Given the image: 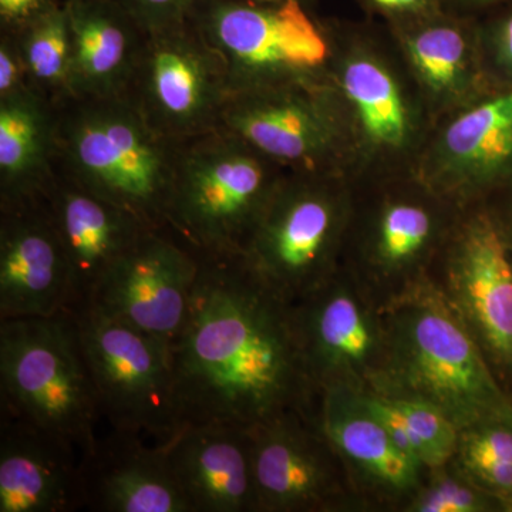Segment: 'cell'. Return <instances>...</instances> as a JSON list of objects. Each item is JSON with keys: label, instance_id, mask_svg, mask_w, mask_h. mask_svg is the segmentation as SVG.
I'll return each mask as SVG.
<instances>
[{"label": "cell", "instance_id": "cell-1", "mask_svg": "<svg viewBox=\"0 0 512 512\" xmlns=\"http://www.w3.org/2000/svg\"><path fill=\"white\" fill-rule=\"evenodd\" d=\"M200 261L190 311L171 342L178 429L249 430L292 410L316 412L320 393L292 305L239 256L200 255Z\"/></svg>", "mask_w": 512, "mask_h": 512}, {"label": "cell", "instance_id": "cell-2", "mask_svg": "<svg viewBox=\"0 0 512 512\" xmlns=\"http://www.w3.org/2000/svg\"><path fill=\"white\" fill-rule=\"evenodd\" d=\"M380 309L389 359L375 393L423 400L458 429L512 410L511 394L431 279Z\"/></svg>", "mask_w": 512, "mask_h": 512}, {"label": "cell", "instance_id": "cell-3", "mask_svg": "<svg viewBox=\"0 0 512 512\" xmlns=\"http://www.w3.org/2000/svg\"><path fill=\"white\" fill-rule=\"evenodd\" d=\"M56 171L147 228H168L180 141L161 136L127 97L56 106Z\"/></svg>", "mask_w": 512, "mask_h": 512}, {"label": "cell", "instance_id": "cell-4", "mask_svg": "<svg viewBox=\"0 0 512 512\" xmlns=\"http://www.w3.org/2000/svg\"><path fill=\"white\" fill-rule=\"evenodd\" d=\"M224 127L180 141L168 228L198 255H241L286 174Z\"/></svg>", "mask_w": 512, "mask_h": 512}, {"label": "cell", "instance_id": "cell-5", "mask_svg": "<svg viewBox=\"0 0 512 512\" xmlns=\"http://www.w3.org/2000/svg\"><path fill=\"white\" fill-rule=\"evenodd\" d=\"M353 202L352 178L288 173L238 256L282 301H302L338 272Z\"/></svg>", "mask_w": 512, "mask_h": 512}, {"label": "cell", "instance_id": "cell-6", "mask_svg": "<svg viewBox=\"0 0 512 512\" xmlns=\"http://www.w3.org/2000/svg\"><path fill=\"white\" fill-rule=\"evenodd\" d=\"M355 202L342 268L380 308L430 279L463 208L409 173L379 177Z\"/></svg>", "mask_w": 512, "mask_h": 512}, {"label": "cell", "instance_id": "cell-7", "mask_svg": "<svg viewBox=\"0 0 512 512\" xmlns=\"http://www.w3.org/2000/svg\"><path fill=\"white\" fill-rule=\"evenodd\" d=\"M0 399V409L90 453L103 416L70 313L0 320Z\"/></svg>", "mask_w": 512, "mask_h": 512}, {"label": "cell", "instance_id": "cell-8", "mask_svg": "<svg viewBox=\"0 0 512 512\" xmlns=\"http://www.w3.org/2000/svg\"><path fill=\"white\" fill-rule=\"evenodd\" d=\"M190 22L220 55L229 94L325 80L335 50L301 0H197Z\"/></svg>", "mask_w": 512, "mask_h": 512}, {"label": "cell", "instance_id": "cell-9", "mask_svg": "<svg viewBox=\"0 0 512 512\" xmlns=\"http://www.w3.org/2000/svg\"><path fill=\"white\" fill-rule=\"evenodd\" d=\"M335 36L326 79L348 117L357 180L409 173L433 120L406 64L372 40ZM402 57V56H400Z\"/></svg>", "mask_w": 512, "mask_h": 512}, {"label": "cell", "instance_id": "cell-10", "mask_svg": "<svg viewBox=\"0 0 512 512\" xmlns=\"http://www.w3.org/2000/svg\"><path fill=\"white\" fill-rule=\"evenodd\" d=\"M289 173L357 178L348 117L328 79L229 94L221 126Z\"/></svg>", "mask_w": 512, "mask_h": 512}, {"label": "cell", "instance_id": "cell-11", "mask_svg": "<svg viewBox=\"0 0 512 512\" xmlns=\"http://www.w3.org/2000/svg\"><path fill=\"white\" fill-rule=\"evenodd\" d=\"M72 316L110 429L170 440L178 429L171 343L97 309Z\"/></svg>", "mask_w": 512, "mask_h": 512}, {"label": "cell", "instance_id": "cell-12", "mask_svg": "<svg viewBox=\"0 0 512 512\" xmlns=\"http://www.w3.org/2000/svg\"><path fill=\"white\" fill-rule=\"evenodd\" d=\"M512 396V244L483 202L458 215L430 275Z\"/></svg>", "mask_w": 512, "mask_h": 512}, {"label": "cell", "instance_id": "cell-13", "mask_svg": "<svg viewBox=\"0 0 512 512\" xmlns=\"http://www.w3.org/2000/svg\"><path fill=\"white\" fill-rule=\"evenodd\" d=\"M292 309L306 366L319 393L379 392L389 359L386 323L380 306L350 272L340 266Z\"/></svg>", "mask_w": 512, "mask_h": 512}, {"label": "cell", "instance_id": "cell-14", "mask_svg": "<svg viewBox=\"0 0 512 512\" xmlns=\"http://www.w3.org/2000/svg\"><path fill=\"white\" fill-rule=\"evenodd\" d=\"M157 133L171 140L221 126L229 97L220 55L191 22L146 36L126 96Z\"/></svg>", "mask_w": 512, "mask_h": 512}, {"label": "cell", "instance_id": "cell-15", "mask_svg": "<svg viewBox=\"0 0 512 512\" xmlns=\"http://www.w3.org/2000/svg\"><path fill=\"white\" fill-rule=\"evenodd\" d=\"M258 512H363L365 504L318 410H292L249 429Z\"/></svg>", "mask_w": 512, "mask_h": 512}, {"label": "cell", "instance_id": "cell-16", "mask_svg": "<svg viewBox=\"0 0 512 512\" xmlns=\"http://www.w3.org/2000/svg\"><path fill=\"white\" fill-rule=\"evenodd\" d=\"M412 173L458 207L512 184V87H497L431 127Z\"/></svg>", "mask_w": 512, "mask_h": 512}, {"label": "cell", "instance_id": "cell-17", "mask_svg": "<svg viewBox=\"0 0 512 512\" xmlns=\"http://www.w3.org/2000/svg\"><path fill=\"white\" fill-rule=\"evenodd\" d=\"M200 265V255L170 228L148 229L104 279L89 309L171 343L190 311Z\"/></svg>", "mask_w": 512, "mask_h": 512}, {"label": "cell", "instance_id": "cell-18", "mask_svg": "<svg viewBox=\"0 0 512 512\" xmlns=\"http://www.w3.org/2000/svg\"><path fill=\"white\" fill-rule=\"evenodd\" d=\"M318 420L366 511L403 512L427 470L394 443L362 394L325 390Z\"/></svg>", "mask_w": 512, "mask_h": 512}, {"label": "cell", "instance_id": "cell-19", "mask_svg": "<svg viewBox=\"0 0 512 512\" xmlns=\"http://www.w3.org/2000/svg\"><path fill=\"white\" fill-rule=\"evenodd\" d=\"M70 268L45 198L0 210V320L67 311Z\"/></svg>", "mask_w": 512, "mask_h": 512}, {"label": "cell", "instance_id": "cell-20", "mask_svg": "<svg viewBox=\"0 0 512 512\" xmlns=\"http://www.w3.org/2000/svg\"><path fill=\"white\" fill-rule=\"evenodd\" d=\"M43 198L69 261L66 313L86 311L114 266L151 228L59 171Z\"/></svg>", "mask_w": 512, "mask_h": 512}, {"label": "cell", "instance_id": "cell-21", "mask_svg": "<svg viewBox=\"0 0 512 512\" xmlns=\"http://www.w3.org/2000/svg\"><path fill=\"white\" fill-rule=\"evenodd\" d=\"M397 50L433 126L497 89L485 66L481 35L443 13L394 23Z\"/></svg>", "mask_w": 512, "mask_h": 512}, {"label": "cell", "instance_id": "cell-22", "mask_svg": "<svg viewBox=\"0 0 512 512\" xmlns=\"http://www.w3.org/2000/svg\"><path fill=\"white\" fill-rule=\"evenodd\" d=\"M82 463L70 441L0 412V512L82 510Z\"/></svg>", "mask_w": 512, "mask_h": 512}, {"label": "cell", "instance_id": "cell-23", "mask_svg": "<svg viewBox=\"0 0 512 512\" xmlns=\"http://www.w3.org/2000/svg\"><path fill=\"white\" fill-rule=\"evenodd\" d=\"M84 508L97 512H191L161 444L110 429L83 457Z\"/></svg>", "mask_w": 512, "mask_h": 512}, {"label": "cell", "instance_id": "cell-24", "mask_svg": "<svg viewBox=\"0 0 512 512\" xmlns=\"http://www.w3.org/2000/svg\"><path fill=\"white\" fill-rule=\"evenodd\" d=\"M161 446L191 512H258L248 430L184 426Z\"/></svg>", "mask_w": 512, "mask_h": 512}, {"label": "cell", "instance_id": "cell-25", "mask_svg": "<svg viewBox=\"0 0 512 512\" xmlns=\"http://www.w3.org/2000/svg\"><path fill=\"white\" fill-rule=\"evenodd\" d=\"M72 32L73 97L126 96L146 33L117 0H66Z\"/></svg>", "mask_w": 512, "mask_h": 512}, {"label": "cell", "instance_id": "cell-26", "mask_svg": "<svg viewBox=\"0 0 512 512\" xmlns=\"http://www.w3.org/2000/svg\"><path fill=\"white\" fill-rule=\"evenodd\" d=\"M56 106L33 90L0 100V210L42 200L56 177Z\"/></svg>", "mask_w": 512, "mask_h": 512}, {"label": "cell", "instance_id": "cell-27", "mask_svg": "<svg viewBox=\"0 0 512 512\" xmlns=\"http://www.w3.org/2000/svg\"><path fill=\"white\" fill-rule=\"evenodd\" d=\"M362 397L394 443L420 466L429 471L450 463L460 429L437 407L399 394L366 393Z\"/></svg>", "mask_w": 512, "mask_h": 512}, {"label": "cell", "instance_id": "cell-28", "mask_svg": "<svg viewBox=\"0 0 512 512\" xmlns=\"http://www.w3.org/2000/svg\"><path fill=\"white\" fill-rule=\"evenodd\" d=\"M451 463L512 511V410L458 430Z\"/></svg>", "mask_w": 512, "mask_h": 512}, {"label": "cell", "instance_id": "cell-29", "mask_svg": "<svg viewBox=\"0 0 512 512\" xmlns=\"http://www.w3.org/2000/svg\"><path fill=\"white\" fill-rule=\"evenodd\" d=\"M30 89L59 106L73 99V45L66 8L60 6L16 35Z\"/></svg>", "mask_w": 512, "mask_h": 512}, {"label": "cell", "instance_id": "cell-30", "mask_svg": "<svg viewBox=\"0 0 512 512\" xmlns=\"http://www.w3.org/2000/svg\"><path fill=\"white\" fill-rule=\"evenodd\" d=\"M403 512H507L504 505L468 480L453 463L426 473Z\"/></svg>", "mask_w": 512, "mask_h": 512}, {"label": "cell", "instance_id": "cell-31", "mask_svg": "<svg viewBox=\"0 0 512 512\" xmlns=\"http://www.w3.org/2000/svg\"><path fill=\"white\" fill-rule=\"evenodd\" d=\"M146 35L190 22L197 0H117Z\"/></svg>", "mask_w": 512, "mask_h": 512}, {"label": "cell", "instance_id": "cell-32", "mask_svg": "<svg viewBox=\"0 0 512 512\" xmlns=\"http://www.w3.org/2000/svg\"><path fill=\"white\" fill-rule=\"evenodd\" d=\"M485 66L491 79L503 80V87H512V10L491 29L487 37L481 36ZM495 84V83H494Z\"/></svg>", "mask_w": 512, "mask_h": 512}, {"label": "cell", "instance_id": "cell-33", "mask_svg": "<svg viewBox=\"0 0 512 512\" xmlns=\"http://www.w3.org/2000/svg\"><path fill=\"white\" fill-rule=\"evenodd\" d=\"M30 89L28 69L15 36L0 35V100Z\"/></svg>", "mask_w": 512, "mask_h": 512}, {"label": "cell", "instance_id": "cell-34", "mask_svg": "<svg viewBox=\"0 0 512 512\" xmlns=\"http://www.w3.org/2000/svg\"><path fill=\"white\" fill-rule=\"evenodd\" d=\"M66 0H0V35L16 36Z\"/></svg>", "mask_w": 512, "mask_h": 512}, {"label": "cell", "instance_id": "cell-35", "mask_svg": "<svg viewBox=\"0 0 512 512\" xmlns=\"http://www.w3.org/2000/svg\"><path fill=\"white\" fill-rule=\"evenodd\" d=\"M370 8L389 16L394 23L427 18L440 13L441 0H365Z\"/></svg>", "mask_w": 512, "mask_h": 512}, {"label": "cell", "instance_id": "cell-36", "mask_svg": "<svg viewBox=\"0 0 512 512\" xmlns=\"http://www.w3.org/2000/svg\"><path fill=\"white\" fill-rule=\"evenodd\" d=\"M501 218H503L505 229H507V234L508 237H510V241L512 244V205L510 211H508V214L501 215Z\"/></svg>", "mask_w": 512, "mask_h": 512}, {"label": "cell", "instance_id": "cell-37", "mask_svg": "<svg viewBox=\"0 0 512 512\" xmlns=\"http://www.w3.org/2000/svg\"><path fill=\"white\" fill-rule=\"evenodd\" d=\"M461 2L471 3V5H491V3L505 2V0H461Z\"/></svg>", "mask_w": 512, "mask_h": 512}, {"label": "cell", "instance_id": "cell-38", "mask_svg": "<svg viewBox=\"0 0 512 512\" xmlns=\"http://www.w3.org/2000/svg\"><path fill=\"white\" fill-rule=\"evenodd\" d=\"M264 2H281V0H264ZM301 2L306 3V5L311 6L313 0H301Z\"/></svg>", "mask_w": 512, "mask_h": 512}]
</instances>
